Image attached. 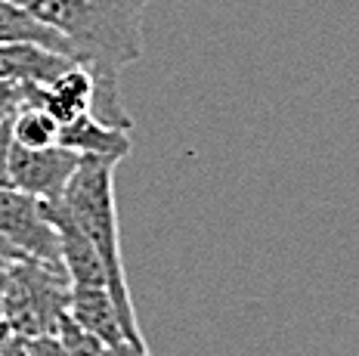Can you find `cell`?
Wrapping results in <instances>:
<instances>
[{"label":"cell","mask_w":359,"mask_h":356,"mask_svg":"<svg viewBox=\"0 0 359 356\" xmlns=\"http://www.w3.org/2000/svg\"><path fill=\"white\" fill-rule=\"evenodd\" d=\"M72 65L74 59L43 50L37 43H6V47H0V81H10V84L47 87Z\"/></svg>","instance_id":"8"},{"label":"cell","mask_w":359,"mask_h":356,"mask_svg":"<svg viewBox=\"0 0 359 356\" xmlns=\"http://www.w3.org/2000/svg\"><path fill=\"white\" fill-rule=\"evenodd\" d=\"M0 356H28V338L10 335L6 338V344L0 347Z\"/></svg>","instance_id":"17"},{"label":"cell","mask_w":359,"mask_h":356,"mask_svg":"<svg viewBox=\"0 0 359 356\" xmlns=\"http://www.w3.org/2000/svg\"><path fill=\"white\" fill-rule=\"evenodd\" d=\"M115 161L106 158H90L81 155V165L72 174L69 186H65L59 202L72 214L78 229L87 235L93 251L100 254L106 266L109 294L115 301V310L121 316V329L127 344L146 347L143 331L137 322V310L130 301V288H127L124 273V254H121V226H118V202H115Z\"/></svg>","instance_id":"2"},{"label":"cell","mask_w":359,"mask_h":356,"mask_svg":"<svg viewBox=\"0 0 359 356\" xmlns=\"http://www.w3.org/2000/svg\"><path fill=\"white\" fill-rule=\"evenodd\" d=\"M10 335H13V331H10V325H6L4 319H0V347L6 344V338H10Z\"/></svg>","instance_id":"21"},{"label":"cell","mask_w":359,"mask_h":356,"mask_svg":"<svg viewBox=\"0 0 359 356\" xmlns=\"http://www.w3.org/2000/svg\"><path fill=\"white\" fill-rule=\"evenodd\" d=\"M10 133H13V143L25 146V149H50V146H59V124L43 109H34V106H25L13 115Z\"/></svg>","instance_id":"12"},{"label":"cell","mask_w":359,"mask_h":356,"mask_svg":"<svg viewBox=\"0 0 359 356\" xmlns=\"http://www.w3.org/2000/svg\"><path fill=\"white\" fill-rule=\"evenodd\" d=\"M25 106V87L10 84V81H0V128L13 121V115Z\"/></svg>","instance_id":"14"},{"label":"cell","mask_w":359,"mask_h":356,"mask_svg":"<svg viewBox=\"0 0 359 356\" xmlns=\"http://www.w3.org/2000/svg\"><path fill=\"white\" fill-rule=\"evenodd\" d=\"M10 146H13V133L10 124L0 128V189H13L10 183Z\"/></svg>","instance_id":"15"},{"label":"cell","mask_w":359,"mask_h":356,"mask_svg":"<svg viewBox=\"0 0 359 356\" xmlns=\"http://www.w3.org/2000/svg\"><path fill=\"white\" fill-rule=\"evenodd\" d=\"M6 266H10V261H0V319H4V294H6Z\"/></svg>","instance_id":"20"},{"label":"cell","mask_w":359,"mask_h":356,"mask_svg":"<svg viewBox=\"0 0 359 356\" xmlns=\"http://www.w3.org/2000/svg\"><path fill=\"white\" fill-rule=\"evenodd\" d=\"M102 356H152L149 353V347H137V344H115V347H106Z\"/></svg>","instance_id":"18"},{"label":"cell","mask_w":359,"mask_h":356,"mask_svg":"<svg viewBox=\"0 0 359 356\" xmlns=\"http://www.w3.org/2000/svg\"><path fill=\"white\" fill-rule=\"evenodd\" d=\"M69 316L106 347L127 341L109 288H69Z\"/></svg>","instance_id":"10"},{"label":"cell","mask_w":359,"mask_h":356,"mask_svg":"<svg viewBox=\"0 0 359 356\" xmlns=\"http://www.w3.org/2000/svg\"><path fill=\"white\" fill-rule=\"evenodd\" d=\"M59 146L78 155L106 158V161L121 165L127 158V152H130V130L109 128V124H102L100 118H93V112H90L59 128Z\"/></svg>","instance_id":"9"},{"label":"cell","mask_w":359,"mask_h":356,"mask_svg":"<svg viewBox=\"0 0 359 356\" xmlns=\"http://www.w3.org/2000/svg\"><path fill=\"white\" fill-rule=\"evenodd\" d=\"M78 165L81 155L62 146H50V149H25L16 143L10 146L13 189L41 198V202H59Z\"/></svg>","instance_id":"5"},{"label":"cell","mask_w":359,"mask_h":356,"mask_svg":"<svg viewBox=\"0 0 359 356\" xmlns=\"http://www.w3.org/2000/svg\"><path fill=\"white\" fill-rule=\"evenodd\" d=\"M0 261H10V263H16V261H28L22 251H16L6 239H0Z\"/></svg>","instance_id":"19"},{"label":"cell","mask_w":359,"mask_h":356,"mask_svg":"<svg viewBox=\"0 0 359 356\" xmlns=\"http://www.w3.org/2000/svg\"><path fill=\"white\" fill-rule=\"evenodd\" d=\"M6 43H37L43 50L74 59L69 41L56 34L50 25H43L19 0H0V47H6Z\"/></svg>","instance_id":"11"},{"label":"cell","mask_w":359,"mask_h":356,"mask_svg":"<svg viewBox=\"0 0 359 356\" xmlns=\"http://www.w3.org/2000/svg\"><path fill=\"white\" fill-rule=\"evenodd\" d=\"M28 356H69V353L62 350L56 335H43V338H28Z\"/></svg>","instance_id":"16"},{"label":"cell","mask_w":359,"mask_h":356,"mask_svg":"<svg viewBox=\"0 0 359 356\" xmlns=\"http://www.w3.org/2000/svg\"><path fill=\"white\" fill-rule=\"evenodd\" d=\"M43 25L62 34L78 65L93 75V118L118 130H130L118 75L143 56V16L152 0H19Z\"/></svg>","instance_id":"1"},{"label":"cell","mask_w":359,"mask_h":356,"mask_svg":"<svg viewBox=\"0 0 359 356\" xmlns=\"http://www.w3.org/2000/svg\"><path fill=\"white\" fill-rule=\"evenodd\" d=\"M47 217L53 220L59 233V254H62V273L72 288H109L106 266L87 235L78 229L72 214L65 211L62 202H47Z\"/></svg>","instance_id":"7"},{"label":"cell","mask_w":359,"mask_h":356,"mask_svg":"<svg viewBox=\"0 0 359 356\" xmlns=\"http://www.w3.org/2000/svg\"><path fill=\"white\" fill-rule=\"evenodd\" d=\"M69 279L62 270L37 261H16L6 266L4 322L13 335H53L59 319L69 313Z\"/></svg>","instance_id":"3"},{"label":"cell","mask_w":359,"mask_h":356,"mask_svg":"<svg viewBox=\"0 0 359 356\" xmlns=\"http://www.w3.org/2000/svg\"><path fill=\"white\" fill-rule=\"evenodd\" d=\"M0 239H6L28 261L62 270L59 233L47 217V202L19 189H0Z\"/></svg>","instance_id":"4"},{"label":"cell","mask_w":359,"mask_h":356,"mask_svg":"<svg viewBox=\"0 0 359 356\" xmlns=\"http://www.w3.org/2000/svg\"><path fill=\"white\" fill-rule=\"evenodd\" d=\"M22 87H25V106L43 109L59 128L72 124L74 118L93 112L96 81L84 65H78V62H74L69 71H62L56 81H50L47 87H32V84H22Z\"/></svg>","instance_id":"6"},{"label":"cell","mask_w":359,"mask_h":356,"mask_svg":"<svg viewBox=\"0 0 359 356\" xmlns=\"http://www.w3.org/2000/svg\"><path fill=\"white\" fill-rule=\"evenodd\" d=\"M53 335H56V341L62 344V350L69 356H102V350H106V344H102L100 338H93L90 331L81 329L69 313L59 319Z\"/></svg>","instance_id":"13"}]
</instances>
